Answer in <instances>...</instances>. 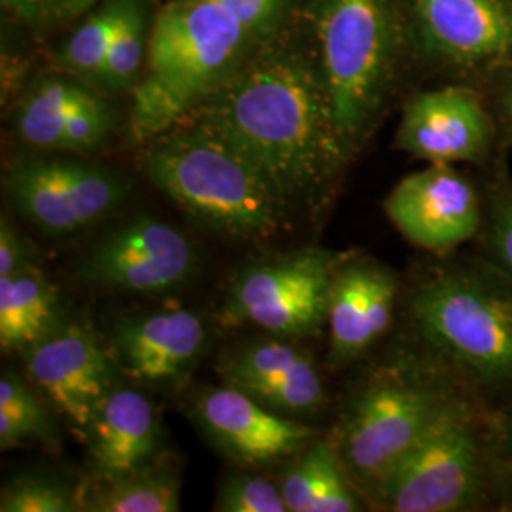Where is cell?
<instances>
[{"instance_id":"obj_13","label":"cell","mask_w":512,"mask_h":512,"mask_svg":"<svg viewBox=\"0 0 512 512\" xmlns=\"http://www.w3.org/2000/svg\"><path fill=\"white\" fill-rule=\"evenodd\" d=\"M194 414L228 458L249 467L302 452L313 437L310 427L283 418L232 385L203 391Z\"/></svg>"},{"instance_id":"obj_16","label":"cell","mask_w":512,"mask_h":512,"mask_svg":"<svg viewBox=\"0 0 512 512\" xmlns=\"http://www.w3.org/2000/svg\"><path fill=\"white\" fill-rule=\"evenodd\" d=\"M397 281L374 262L340 266L330 287V351L332 359L346 363L361 355L384 334L395 308Z\"/></svg>"},{"instance_id":"obj_25","label":"cell","mask_w":512,"mask_h":512,"mask_svg":"<svg viewBox=\"0 0 512 512\" xmlns=\"http://www.w3.org/2000/svg\"><path fill=\"white\" fill-rule=\"evenodd\" d=\"M145 57V18L135 0H122L120 18L110 40L103 69L97 74L107 88H126L141 69Z\"/></svg>"},{"instance_id":"obj_1","label":"cell","mask_w":512,"mask_h":512,"mask_svg":"<svg viewBox=\"0 0 512 512\" xmlns=\"http://www.w3.org/2000/svg\"><path fill=\"white\" fill-rule=\"evenodd\" d=\"M203 110L217 133L270 181L289 205L311 202L342 165L325 80L287 57H262L230 74Z\"/></svg>"},{"instance_id":"obj_9","label":"cell","mask_w":512,"mask_h":512,"mask_svg":"<svg viewBox=\"0 0 512 512\" xmlns=\"http://www.w3.org/2000/svg\"><path fill=\"white\" fill-rule=\"evenodd\" d=\"M19 211L48 234L69 236L114 211L124 183L107 169L74 162H31L12 171Z\"/></svg>"},{"instance_id":"obj_20","label":"cell","mask_w":512,"mask_h":512,"mask_svg":"<svg viewBox=\"0 0 512 512\" xmlns=\"http://www.w3.org/2000/svg\"><path fill=\"white\" fill-rule=\"evenodd\" d=\"M59 300L48 279L31 264L0 277V346L31 348L54 332Z\"/></svg>"},{"instance_id":"obj_14","label":"cell","mask_w":512,"mask_h":512,"mask_svg":"<svg viewBox=\"0 0 512 512\" xmlns=\"http://www.w3.org/2000/svg\"><path fill=\"white\" fill-rule=\"evenodd\" d=\"M488 141V116L475 93L465 88L420 93L406 105L397 133L404 152L435 165L476 160Z\"/></svg>"},{"instance_id":"obj_15","label":"cell","mask_w":512,"mask_h":512,"mask_svg":"<svg viewBox=\"0 0 512 512\" xmlns=\"http://www.w3.org/2000/svg\"><path fill=\"white\" fill-rule=\"evenodd\" d=\"M427 46L463 65L512 55V0H412Z\"/></svg>"},{"instance_id":"obj_2","label":"cell","mask_w":512,"mask_h":512,"mask_svg":"<svg viewBox=\"0 0 512 512\" xmlns=\"http://www.w3.org/2000/svg\"><path fill=\"white\" fill-rule=\"evenodd\" d=\"M247 31L215 0H173L154 19L147 73L133 95L137 141L164 135L232 74Z\"/></svg>"},{"instance_id":"obj_24","label":"cell","mask_w":512,"mask_h":512,"mask_svg":"<svg viewBox=\"0 0 512 512\" xmlns=\"http://www.w3.org/2000/svg\"><path fill=\"white\" fill-rule=\"evenodd\" d=\"M54 433L48 412L37 395L16 374L0 380V446L2 450L31 439H46Z\"/></svg>"},{"instance_id":"obj_18","label":"cell","mask_w":512,"mask_h":512,"mask_svg":"<svg viewBox=\"0 0 512 512\" xmlns=\"http://www.w3.org/2000/svg\"><path fill=\"white\" fill-rule=\"evenodd\" d=\"M99 478L141 471L158 450L160 425L147 397L133 389H114L86 431Z\"/></svg>"},{"instance_id":"obj_7","label":"cell","mask_w":512,"mask_h":512,"mask_svg":"<svg viewBox=\"0 0 512 512\" xmlns=\"http://www.w3.org/2000/svg\"><path fill=\"white\" fill-rule=\"evenodd\" d=\"M480 488L478 427L469 406L454 397L372 492L385 511L456 512L471 509Z\"/></svg>"},{"instance_id":"obj_30","label":"cell","mask_w":512,"mask_h":512,"mask_svg":"<svg viewBox=\"0 0 512 512\" xmlns=\"http://www.w3.org/2000/svg\"><path fill=\"white\" fill-rule=\"evenodd\" d=\"M110 126L112 116L107 103L90 93L67 122L59 148L90 150L99 147L109 135Z\"/></svg>"},{"instance_id":"obj_33","label":"cell","mask_w":512,"mask_h":512,"mask_svg":"<svg viewBox=\"0 0 512 512\" xmlns=\"http://www.w3.org/2000/svg\"><path fill=\"white\" fill-rule=\"evenodd\" d=\"M29 266V247L25 239L18 236V232L2 219L0 224V277L19 272L21 268Z\"/></svg>"},{"instance_id":"obj_31","label":"cell","mask_w":512,"mask_h":512,"mask_svg":"<svg viewBox=\"0 0 512 512\" xmlns=\"http://www.w3.org/2000/svg\"><path fill=\"white\" fill-rule=\"evenodd\" d=\"M238 19L249 37L272 31L283 12L285 0H215Z\"/></svg>"},{"instance_id":"obj_34","label":"cell","mask_w":512,"mask_h":512,"mask_svg":"<svg viewBox=\"0 0 512 512\" xmlns=\"http://www.w3.org/2000/svg\"><path fill=\"white\" fill-rule=\"evenodd\" d=\"M46 0H4V4H8L10 8L18 10L23 16H31L37 14L38 8L44 4Z\"/></svg>"},{"instance_id":"obj_11","label":"cell","mask_w":512,"mask_h":512,"mask_svg":"<svg viewBox=\"0 0 512 512\" xmlns=\"http://www.w3.org/2000/svg\"><path fill=\"white\" fill-rule=\"evenodd\" d=\"M404 238L427 251H448L469 241L480 224L475 188L450 165L404 177L384 203Z\"/></svg>"},{"instance_id":"obj_17","label":"cell","mask_w":512,"mask_h":512,"mask_svg":"<svg viewBox=\"0 0 512 512\" xmlns=\"http://www.w3.org/2000/svg\"><path fill=\"white\" fill-rule=\"evenodd\" d=\"M203 344L202 319L184 310L131 319L116 334L124 368L133 378L147 382L179 378L200 357Z\"/></svg>"},{"instance_id":"obj_22","label":"cell","mask_w":512,"mask_h":512,"mask_svg":"<svg viewBox=\"0 0 512 512\" xmlns=\"http://www.w3.org/2000/svg\"><path fill=\"white\" fill-rule=\"evenodd\" d=\"M88 95V90L65 80L40 82L19 107L21 139L33 147L59 148L67 122Z\"/></svg>"},{"instance_id":"obj_26","label":"cell","mask_w":512,"mask_h":512,"mask_svg":"<svg viewBox=\"0 0 512 512\" xmlns=\"http://www.w3.org/2000/svg\"><path fill=\"white\" fill-rule=\"evenodd\" d=\"M122 0L110 2L93 14L76 33L63 50V63L78 73H101L105 57L109 52L110 40L120 18Z\"/></svg>"},{"instance_id":"obj_27","label":"cell","mask_w":512,"mask_h":512,"mask_svg":"<svg viewBox=\"0 0 512 512\" xmlns=\"http://www.w3.org/2000/svg\"><path fill=\"white\" fill-rule=\"evenodd\" d=\"M310 357L300 349L283 342H264L239 349L228 357L222 366V376L230 385H239L247 380L277 376L306 363Z\"/></svg>"},{"instance_id":"obj_32","label":"cell","mask_w":512,"mask_h":512,"mask_svg":"<svg viewBox=\"0 0 512 512\" xmlns=\"http://www.w3.org/2000/svg\"><path fill=\"white\" fill-rule=\"evenodd\" d=\"M490 232L495 256L512 281V190L503 192L494 203Z\"/></svg>"},{"instance_id":"obj_23","label":"cell","mask_w":512,"mask_h":512,"mask_svg":"<svg viewBox=\"0 0 512 512\" xmlns=\"http://www.w3.org/2000/svg\"><path fill=\"white\" fill-rule=\"evenodd\" d=\"M232 387L251 395L266 408L289 416L315 412L325 401L323 384L311 359L289 372L247 380Z\"/></svg>"},{"instance_id":"obj_5","label":"cell","mask_w":512,"mask_h":512,"mask_svg":"<svg viewBox=\"0 0 512 512\" xmlns=\"http://www.w3.org/2000/svg\"><path fill=\"white\" fill-rule=\"evenodd\" d=\"M454 395L414 368H389L374 376L349 406L340 456L349 475L372 490L418 444Z\"/></svg>"},{"instance_id":"obj_6","label":"cell","mask_w":512,"mask_h":512,"mask_svg":"<svg viewBox=\"0 0 512 512\" xmlns=\"http://www.w3.org/2000/svg\"><path fill=\"white\" fill-rule=\"evenodd\" d=\"M317 37L334 120L349 147L384 90L395 37L389 0H321Z\"/></svg>"},{"instance_id":"obj_21","label":"cell","mask_w":512,"mask_h":512,"mask_svg":"<svg viewBox=\"0 0 512 512\" xmlns=\"http://www.w3.org/2000/svg\"><path fill=\"white\" fill-rule=\"evenodd\" d=\"M179 503L177 476L147 465L131 475L99 478V488L78 505L95 512H177Z\"/></svg>"},{"instance_id":"obj_36","label":"cell","mask_w":512,"mask_h":512,"mask_svg":"<svg viewBox=\"0 0 512 512\" xmlns=\"http://www.w3.org/2000/svg\"><path fill=\"white\" fill-rule=\"evenodd\" d=\"M503 110H505V116H507V122L512 128V80L511 84L507 86V90L503 93Z\"/></svg>"},{"instance_id":"obj_8","label":"cell","mask_w":512,"mask_h":512,"mask_svg":"<svg viewBox=\"0 0 512 512\" xmlns=\"http://www.w3.org/2000/svg\"><path fill=\"white\" fill-rule=\"evenodd\" d=\"M338 268L336 256L315 249L253 266L236 279L226 315L277 336L311 334L327 321Z\"/></svg>"},{"instance_id":"obj_10","label":"cell","mask_w":512,"mask_h":512,"mask_svg":"<svg viewBox=\"0 0 512 512\" xmlns=\"http://www.w3.org/2000/svg\"><path fill=\"white\" fill-rule=\"evenodd\" d=\"M194 262V247L179 230L141 217L97 243L86 275L128 293H165L183 283Z\"/></svg>"},{"instance_id":"obj_19","label":"cell","mask_w":512,"mask_h":512,"mask_svg":"<svg viewBox=\"0 0 512 512\" xmlns=\"http://www.w3.org/2000/svg\"><path fill=\"white\" fill-rule=\"evenodd\" d=\"M291 512L359 511V499L351 488V475L338 444L319 440L285 471L279 484Z\"/></svg>"},{"instance_id":"obj_35","label":"cell","mask_w":512,"mask_h":512,"mask_svg":"<svg viewBox=\"0 0 512 512\" xmlns=\"http://www.w3.org/2000/svg\"><path fill=\"white\" fill-rule=\"evenodd\" d=\"M93 2H97V0H59V4H61V8H63V12H65V14H69V16H73V14H78V12L86 10L88 6H92Z\"/></svg>"},{"instance_id":"obj_29","label":"cell","mask_w":512,"mask_h":512,"mask_svg":"<svg viewBox=\"0 0 512 512\" xmlns=\"http://www.w3.org/2000/svg\"><path fill=\"white\" fill-rule=\"evenodd\" d=\"M220 512H287L281 488L272 480L256 476H230L220 486L217 497Z\"/></svg>"},{"instance_id":"obj_28","label":"cell","mask_w":512,"mask_h":512,"mask_svg":"<svg viewBox=\"0 0 512 512\" xmlns=\"http://www.w3.org/2000/svg\"><path fill=\"white\" fill-rule=\"evenodd\" d=\"M73 492L50 478L23 476L10 482L0 495L2 512H73L80 511Z\"/></svg>"},{"instance_id":"obj_4","label":"cell","mask_w":512,"mask_h":512,"mask_svg":"<svg viewBox=\"0 0 512 512\" xmlns=\"http://www.w3.org/2000/svg\"><path fill=\"white\" fill-rule=\"evenodd\" d=\"M425 340L478 380L512 382V293L471 274H440L414 296Z\"/></svg>"},{"instance_id":"obj_3","label":"cell","mask_w":512,"mask_h":512,"mask_svg":"<svg viewBox=\"0 0 512 512\" xmlns=\"http://www.w3.org/2000/svg\"><path fill=\"white\" fill-rule=\"evenodd\" d=\"M145 169L184 213L224 236L272 238L289 217L291 205L255 165L200 124L158 141Z\"/></svg>"},{"instance_id":"obj_12","label":"cell","mask_w":512,"mask_h":512,"mask_svg":"<svg viewBox=\"0 0 512 512\" xmlns=\"http://www.w3.org/2000/svg\"><path fill=\"white\" fill-rule=\"evenodd\" d=\"M27 374L84 431L116 389V368L109 355L90 330L78 325L52 332L27 348Z\"/></svg>"}]
</instances>
